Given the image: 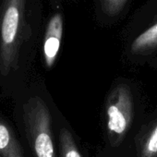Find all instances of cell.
<instances>
[{
  "mask_svg": "<svg viewBox=\"0 0 157 157\" xmlns=\"http://www.w3.org/2000/svg\"><path fill=\"white\" fill-rule=\"evenodd\" d=\"M26 0H3L0 8V72L9 75L18 67L20 52L27 38Z\"/></svg>",
  "mask_w": 157,
  "mask_h": 157,
  "instance_id": "6da1fadb",
  "label": "cell"
},
{
  "mask_svg": "<svg viewBox=\"0 0 157 157\" xmlns=\"http://www.w3.org/2000/svg\"><path fill=\"white\" fill-rule=\"evenodd\" d=\"M26 135L35 157H56L51 115L44 101L39 96L30 98L23 106Z\"/></svg>",
  "mask_w": 157,
  "mask_h": 157,
  "instance_id": "7a4b0ae2",
  "label": "cell"
},
{
  "mask_svg": "<svg viewBox=\"0 0 157 157\" xmlns=\"http://www.w3.org/2000/svg\"><path fill=\"white\" fill-rule=\"evenodd\" d=\"M132 96L128 86L117 85L106 103L107 129L111 140H120L128 130L133 116Z\"/></svg>",
  "mask_w": 157,
  "mask_h": 157,
  "instance_id": "3957f363",
  "label": "cell"
},
{
  "mask_svg": "<svg viewBox=\"0 0 157 157\" xmlns=\"http://www.w3.org/2000/svg\"><path fill=\"white\" fill-rule=\"evenodd\" d=\"M62 35L63 18L60 13H56L49 20L44 39V60L46 67L48 68H51L55 65L59 52Z\"/></svg>",
  "mask_w": 157,
  "mask_h": 157,
  "instance_id": "277c9868",
  "label": "cell"
},
{
  "mask_svg": "<svg viewBox=\"0 0 157 157\" xmlns=\"http://www.w3.org/2000/svg\"><path fill=\"white\" fill-rule=\"evenodd\" d=\"M0 157H24L13 128L0 116Z\"/></svg>",
  "mask_w": 157,
  "mask_h": 157,
  "instance_id": "5b68a950",
  "label": "cell"
},
{
  "mask_svg": "<svg viewBox=\"0 0 157 157\" xmlns=\"http://www.w3.org/2000/svg\"><path fill=\"white\" fill-rule=\"evenodd\" d=\"M155 48H157V22L133 41L130 51L134 55H144Z\"/></svg>",
  "mask_w": 157,
  "mask_h": 157,
  "instance_id": "8992f818",
  "label": "cell"
},
{
  "mask_svg": "<svg viewBox=\"0 0 157 157\" xmlns=\"http://www.w3.org/2000/svg\"><path fill=\"white\" fill-rule=\"evenodd\" d=\"M60 157H82L74 138L67 128H62L59 134Z\"/></svg>",
  "mask_w": 157,
  "mask_h": 157,
  "instance_id": "52a82bcc",
  "label": "cell"
},
{
  "mask_svg": "<svg viewBox=\"0 0 157 157\" xmlns=\"http://www.w3.org/2000/svg\"><path fill=\"white\" fill-rule=\"evenodd\" d=\"M140 157H157V120L144 140Z\"/></svg>",
  "mask_w": 157,
  "mask_h": 157,
  "instance_id": "ba28073f",
  "label": "cell"
},
{
  "mask_svg": "<svg viewBox=\"0 0 157 157\" xmlns=\"http://www.w3.org/2000/svg\"><path fill=\"white\" fill-rule=\"evenodd\" d=\"M128 0H100L101 8L105 14L117 16L121 12Z\"/></svg>",
  "mask_w": 157,
  "mask_h": 157,
  "instance_id": "9c48e42d",
  "label": "cell"
}]
</instances>
